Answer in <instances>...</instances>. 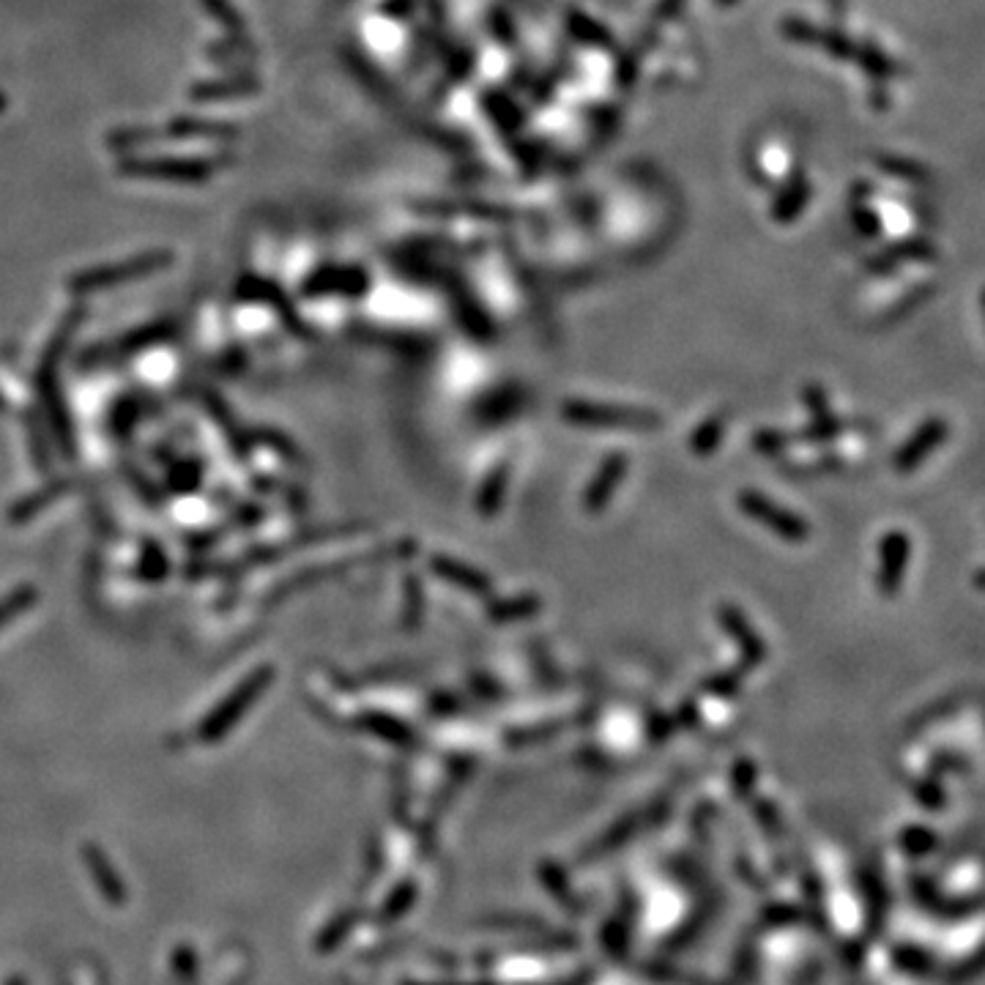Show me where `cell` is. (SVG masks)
<instances>
[{"label": "cell", "instance_id": "cell-1", "mask_svg": "<svg viewBox=\"0 0 985 985\" xmlns=\"http://www.w3.org/2000/svg\"><path fill=\"white\" fill-rule=\"evenodd\" d=\"M561 419L575 427H613V430H654L663 425V419L646 408L586 403V400H570L561 405Z\"/></svg>", "mask_w": 985, "mask_h": 985}, {"label": "cell", "instance_id": "cell-2", "mask_svg": "<svg viewBox=\"0 0 985 985\" xmlns=\"http://www.w3.org/2000/svg\"><path fill=\"white\" fill-rule=\"evenodd\" d=\"M739 509L750 515V518L761 523L764 529H769L775 537L786 542H805L810 537L808 520L799 518L797 512L783 509L778 501H772L758 490H739L737 493Z\"/></svg>", "mask_w": 985, "mask_h": 985}, {"label": "cell", "instance_id": "cell-3", "mask_svg": "<svg viewBox=\"0 0 985 985\" xmlns=\"http://www.w3.org/2000/svg\"><path fill=\"white\" fill-rule=\"evenodd\" d=\"M717 622H720V627L731 635V641L737 643L739 654H742V665H745V668H756V665H761L767 660V643L761 641V635L756 633V627L750 624V619L739 611L737 605L720 602V605H717Z\"/></svg>", "mask_w": 985, "mask_h": 985}, {"label": "cell", "instance_id": "cell-4", "mask_svg": "<svg viewBox=\"0 0 985 985\" xmlns=\"http://www.w3.org/2000/svg\"><path fill=\"white\" fill-rule=\"evenodd\" d=\"M912 540L903 531H887L879 545V591L884 597H895L901 591L903 575L909 567Z\"/></svg>", "mask_w": 985, "mask_h": 985}, {"label": "cell", "instance_id": "cell-5", "mask_svg": "<svg viewBox=\"0 0 985 985\" xmlns=\"http://www.w3.org/2000/svg\"><path fill=\"white\" fill-rule=\"evenodd\" d=\"M947 433H950V425H947L944 419H939V416L925 419L923 425L914 430L912 438L895 452V457H892V468L901 471V474H909L914 468H920V463H923L925 457L931 455L936 446L944 444Z\"/></svg>", "mask_w": 985, "mask_h": 985}, {"label": "cell", "instance_id": "cell-6", "mask_svg": "<svg viewBox=\"0 0 985 985\" xmlns=\"http://www.w3.org/2000/svg\"><path fill=\"white\" fill-rule=\"evenodd\" d=\"M624 474H627V455L624 452H611L605 455L602 466L597 468V474L589 482V488L583 490V509L589 515H597L608 507L611 496L622 485Z\"/></svg>", "mask_w": 985, "mask_h": 985}, {"label": "cell", "instance_id": "cell-7", "mask_svg": "<svg viewBox=\"0 0 985 985\" xmlns=\"http://www.w3.org/2000/svg\"><path fill=\"white\" fill-rule=\"evenodd\" d=\"M433 572L446 578L449 583L460 586V589H466L468 594H477V597H490L493 594V581H490L485 572L471 567L466 561H457L452 556H436L433 559Z\"/></svg>", "mask_w": 985, "mask_h": 985}, {"label": "cell", "instance_id": "cell-8", "mask_svg": "<svg viewBox=\"0 0 985 985\" xmlns=\"http://www.w3.org/2000/svg\"><path fill=\"white\" fill-rule=\"evenodd\" d=\"M509 474H512V463L501 460L488 477H485V482H482V488L477 493V512L482 518H493L498 509H501L509 488Z\"/></svg>", "mask_w": 985, "mask_h": 985}, {"label": "cell", "instance_id": "cell-9", "mask_svg": "<svg viewBox=\"0 0 985 985\" xmlns=\"http://www.w3.org/2000/svg\"><path fill=\"white\" fill-rule=\"evenodd\" d=\"M540 608H542V600L537 597V594L498 597V600H490L488 616H490V622H496V624L523 622V619L537 616V613H540Z\"/></svg>", "mask_w": 985, "mask_h": 985}, {"label": "cell", "instance_id": "cell-10", "mask_svg": "<svg viewBox=\"0 0 985 985\" xmlns=\"http://www.w3.org/2000/svg\"><path fill=\"white\" fill-rule=\"evenodd\" d=\"M726 425H728V416L723 414H715L712 419L701 422V425L693 430V436H690V449H693L695 455H709V452H715L717 444H720V438L726 433Z\"/></svg>", "mask_w": 985, "mask_h": 985}, {"label": "cell", "instance_id": "cell-11", "mask_svg": "<svg viewBox=\"0 0 985 985\" xmlns=\"http://www.w3.org/2000/svg\"><path fill=\"white\" fill-rule=\"evenodd\" d=\"M843 430H846V422H840L838 416L821 414L813 419V425L797 433V438L799 441H830V438H838Z\"/></svg>", "mask_w": 985, "mask_h": 985}, {"label": "cell", "instance_id": "cell-12", "mask_svg": "<svg viewBox=\"0 0 985 985\" xmlns=\"http://www.w3.org/2000/svg\"><path fill=\"white\" fill-rule=\"evenodd\" d=\"M739 687H742V679H739V674H717V676H712V679H706L704 682V690L706 693H712V695H720V698H734V695L739 693Z\"/></svg>", "mask_w": 985, "mask_h": 985}, {"label": "cell", "instance_id": "cell-13", "mask_svg": "<svg viewBox=\"0 0 985 985\" xmlns=\"http://www.w3.org/2000/svg\"><path fill=\"white\" fill-rule=\"evenodd\" d=\"M753 783H756V764L750 758H739L734 767V786H737L739 797H747Z\"/></svg>", "mask_w": 985, "mask_h": 985}, {"label": "cell", "instance_id": "cell-14", "mask_svg": "<svg viewBox=\"0 0 985 985\" xmlns=\"http://www.w3.org/2000/svg\"><path fill=\"white\" fill-rule=\"evenodd\" d=\"M788 441H791V436H786V433H780V430H758L756 433V449L758 452H764V455H775V452H780L783 446H788Z\"/></svg>", "mask_w": 985, "mask_h": 985}, {"label": "cell", "instance_id": "cell-15", "mask_svg": "<svg viewBox=\"0 0 985 985\" xmlns=\"http://www.w3.org/2000/svg\"><path fill=\"white\" fill-rule=\"evenodd\" d=\"M934 843V832L925 830V827H912V830H906V835H903V846L909 851H925L931 849Z\"/></svg>", "mask_w": 985, "mask_h": 985}, {"label": "cell", "instance_id": "cell-16", "mask_svg": "<svg viewBox=\"0 0 985 985\" xmlns=\"http://www.w3.org/2000/svg\"><path fill=\"white\" fill-rule=\"evenodd\" d=\"M914 797L920 799V802H925V805H944V791L936 783H914Z\"/></svg>", "mask_w": 985, "mask_h": 985}, {"label": "cell", "instance_id": "cell-17", "mask_svg": "<svg viewBox=\"0 0 985 985\" xmlns=\"http://www.w3.org/2000/svg\"><path fill=\"white\" fill-rule=\"evenodd\" d=\"M805 403H808V408H810V411H813V416L830 414V405H827V397H824V392H821V389H816V386H810V389H805Z\"/></svg>", "mask_w": 985, "mask_h": 985}]
</instances>
